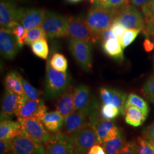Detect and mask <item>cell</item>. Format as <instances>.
I'll list each match as a JSON object with an SVG mask.
<instances>
[{
	"mask_svg": "<svg viewBox=\"0 0 154 154\" xmlns=\"http://www.w3.org/2000/svg\"><path fill=\"white\" fill-rule=\"evenodd\" d=\"M117 9H109L94 6L88 11L85 21L98 40L103 32L110 28L116 19Z\"/></svg>",
	"mask_w": 154,
	"mask_h": 154,
	"instance_id": "obj_1",
	"label": "cell"
},
{
	"mask_svg": "<svg viewBox=\"0 0 154 154\" xmlns=\"http://www.w3.org/2000/svg\"><path fill=\"white\" fill-rule=\"evenodd\" d=\"M71 78L69 75L63 72L54 69L46 63V79L45 85V95L48 99H54L60 96L70 86Z\"/></svg>",
	"mask_w": 154,
	"mask_h": 154,
	"instance_id": "obj_2",
	"label": "cell"
},
{
	"mask_svg": "<svg viewBox=\"0 0 154 154\" xmlns=\"http://www.w3.org/2000/svg\"><path fill=\"white\" fill-rule=\"evenodd\" d=\"M41 27L48 38L65 37L68 27V18L54 11H46Z\"/></svg>",
	"mask_w": 154,
	"mask_h": 154,
	"instance_id": "obj_3",
	"label": "cell"
},
{
	"mask_svg": "<svg viewBox=\"0 0 154 154\" xmlns=\"http://www.w3.org/2000/svg\"><path fill=\"white\" fill-rule=\"evenodd\" d=\"M97 106L89 87L84 85L77 86L74 93V111L85 112L91 122L97 118Z\"/></svg>",
	"mask_w": 154,
	"mask_h": 154,
	"instance_id": "obj_4",
	"label": "cell"
},
{
	"mask_svg": "<svg viewBox=\"0 0 154 154\" xmlns=\"http://www.w3.org/2000/svg\"><path fill=\"white\" fill-rule=\"evenodd\" d=\"M66 37L82 40L89 44H94L98 38L88 26L85 19L80 17L68 18Z\"/></svg>",
	"mask_w": 154,
	"mask_h": 154,
	"instance_id": "obj_5",
	"label": "cell"
},
{
	"mask_svg": "<svg viewBox=\"0 0 154 154\" xmlns=\"http://www.w3.org/2000/svg\"><path fill=\"white\" fill-rule=\"evenodd\" d=\"M114 21L119 22L126 30H143L145 22L143 14L138 8L133 5L125 6L117 9Z\"/></svg>",
	"mask_w": 154,
	"mask_h": 154,
	"instance_id": "obj_6",
	"label": "cell"
},
{
	"mask_svg": "<svg viewBox=\"0 0 154 154\" xmlns=\"http://www.w3.org/2000/svg\"><path fill=\"white\" fill-rule=\"evenodd\" d=\"M22 132L37 143L46 145L49 140L51 134L41 120L36 118L18 119Z\"/></svg>",
	"mask_w": 154,
	"mask_h": 154,
	"instance_id": "obj_7",
	"label": "cell"
},
{
	"mask_svg": "<svg viewBox=\"0 0 154 154\" xmlns=\"http://www.w3.org/2000/svg\"><path fill=\"white\" fill-rule=\"evenodd\" d=\"M69 49L78 64L85 71L92 68V44L77 39L70 38Z\"/></svg>",
	"mask_w": 154,
	"mask_h": 154,
	"instance_id": "obj_8",
	"label": "cell"
},
{
	"mask_svg": "<svg viewBox=\"0 0 154 154\" xmlns=\"http://www.w3.org/2000/svg\"><path fill=\"white\" fill-rule=\"evenodd\" d=\"M11 154H45V146L21 132L11 140Z\"/></svg>",
	"mask_w": 154,
	"mask_h": 154,
	"instance_id": "obj_9",
	"label": "cell"
},
{
	"mask_svg": "<svg viewBox=\"0 0 154 154\" xmlns=\"http://www.w3.org/2000/svg\"><path fill=\"white\" fill-rule=\"evenodd\" d=\"M74 151L72 138L60 132L51 135L45 145V154H74Z\"/></svg>",
	"mask_w": 154,
	"mask_h": 154,
	"instance_id": "obj_10",
	"label": "cell"
},
{
	"mask_svg": "<svg viewBox=\"0 0 154 154\" xmlns=\"http://www.w3.org/2000/svg\"><path fill=\"white\" fill-rule=\"evenodd\" d=\"M72 139L75 150L82 154H87L93 146L99 144L91 124L76 133Z\"/></svg>",
	"mask_w": 154,
	"mask_h": 154,
	"instance_id": "obj_11",
	"label": "cell"
},
{
	"mask_svg": "<svg viewBox=\"0 0 154 154\" xmlns=\"http://www.w3.org/2000/svg\"><path fill=\"white\" fill-rule=\"evenodd\" d=\"M20 8L13 0L0 1V25L1 28L11 30L19 24L18 16Z\"/></svg>",
	"mask_w": 154,
	"mask_h": 154,
	"instance_id": "obj_12",
	"label": "cell"
},
{
	"mask_svg": "<svg viewBox=\"0 0 154 154\" xmlns=\"http://www.w3.org/2000/svg\"><path fill=\"white\" fill-rule=\"evenodd\" d=\"M97 135V140L100 145L116 138L121 131L115 123L112 121L98 119V117L91 122Z\"/></svg>",
	"mask_w": 154,
	"mask_h": 154,
	"instance_id": "obj_13",
	"label": "cell"
},
{
	"mask_svg": "<svg viewBox=\"0 0 154 154\" xmlns=\"http://www.w3.org/2000/svg\"><path fill=\"white\" fill-rule=\"evenodd\" d=\"M27 98V97H22L5 88L1 103V120L9 119L13 116H16L24 101Z\"/></svg>",
	"mask_w": 154,
	"mask_h": 154,
	"instance_id": "obj_14",
	"label": "cell"
},
{
	"mask_svg": "<svg viewBox=\"0 0 154 154\" xmlns=\"http://www.w3.org/2000/svg\"><path fill=\"white\" fill-rule=\"evenodd\" d=\"M46 11L37 8H20L18 23L26 30L41 26Z\"/></svg>",
	"mask_w": 154,
	"mask_h": 154,
	"instance_id": "obj_15",
	"label": "cell"
},
{
	"mask_svg": "<svg viewBox=\"0 0 154 154\" xmlns=\"http://www.w3.org/2000/svg\"><path fill=\"white\" fill-rule=\"evenodd\" d=\"M91 124L90 118L85 112L74 111L65 119L63 134L72 138L76 133Z\"/></svg>",
	"mask_w": 154,
	"mask_h": 154,
	"instance_id": "obj_16",
	"label": "cell"
},
{
	"mask_svg": "<svg viewBox=\"0 0 154 154\" xmlns=\"http://www.w3.org/2000/svg\"><path fill=\"white\" fill-rule=\"evenodd\" d=\"M99 93L103 105H110L118 108L122 116L125 114L127 95L116 88L103 87L99 89Z\"/></svg>",
	"mask_w": 154,
	"mask_h": 154,
	"instance_id": "obj_17",
	"label": "cell"
},
{
	"mask_svg": "<svg viewBox=\"0 0 154 154\" xmlns=\"http://www.w3.org/2000/svg\"><path fill=\"white\" fill-rule=\"evenodd\" d=\"M46 112L47 107L42 100H34L27 98L24 101L16 116L18 119L36 118L41 121Z\"/></svg>",
	"mask_w": 154,
	"mask_h": 154,
	"instance_id": "obj_18",
	"label": "cell"
},
{
	"mask_svg": "<svg viewBox=\"0 0 154 154\" xmlns=\"http://www.w3.org/2000/svg\"><path fill=\"white\" fill-rule=\"evenodd\" d=\"M21 48L16 37L9 30L0 29V51L1 54L8 60H13Z\"/></svg>",
	"mask_w": 154,
	"mask_h": 154,
	"instance_id": "obj_19",
	"label": "cell"
},
{
	"mask_svg": "<svg viewBox=\"0 0 154 154\" xmlns=\"http://www.w3.org/2000/svg\"><path fill=\"white\" fill-rule=\"evenodd\" d=\"M75 88L70 86L59 96L56 105L57 111L65 118L74 111V93Z\"/></svg>",
	"mask_w": 154,
	"mask_h": 154,
	"instance_id": "obj_20",
	"label": "cell"
},
{
	"mask_svg": "<svg viewBox=\"0 0 154 154\" xmlns=\"http://www.w3.org/2000/svg\"><path fill=\"white\" fill-rule=\"evenodd\" d=\"M65 119L64 116L56 110L45 113L41 122L49 132L55 134L60 132L63 127Z\"/></svg>",
	"mask_w": 154,
	"mask_h": 154,
	"instance_id": "obj_21",
	"label": "cell"
},
{
	"mask_svg": "<svg viewBox=\"0 0 154 154\" xmlns=\"http://www.w3.org/2000/svg\"><path fill=\"white\" fill-rule=\"evenodd\" d=\"M21 132V127L19 122L13 121L10 119L1 120V140H11Z\"/></svg>",
	"mask_w": 154,
	"mask_h": 154,
	"instance_id": "obj_22",
	"label": "cell"
},
{
	"mask_svg": "<svg viewBox=\"0 0 154 154\" xmlns=\"http://www.w3.org/2000/svg\"><path fill=\"white\" fill-rule=\"evenodd\" d=\"M21 77L22 76L17 72H9L5 78V85L6 88L25 98L26 97L23 88Z\"/></svg>",
	"mask_w": 154,
	"mask_h": 154,
	"instance_id": "obj_23",
	"label": "cell"
},
{
	"mask_svg": "<svg viewBox=\"0 0 154 154\" xmlns=\"http://www.w3.org/2000/svg\"><path fill=\"white\" fill-rule=\"evenodd\" d=\"M124 116H125V122L128 125L138 127L143 124L148 115L137 107L128 106L125 107Z\"/></svg>",
	"mask_w": 154,
	"mask_h": 154,
	"instance_id": "obj_24",
	"label": "cell"
},
{
	"mask_svg": "<svg viewBox=\"0 0 154 154\" xmlns=\"http://www.w3.org/2000/svg\"><path fill=\"white\" fill-rule=\"evenodd\" d=\"M102 48L105 53L113 59L118 61L123 60V49L118 39H111L102 43Z\"/></svg>",
	"mask_w": 154,
	"mask_h": 154,
	"instance_id": "obj_25",
	"label": "cell"
},
{
	"mask_svg": "<svg viewBox=\"0 0 154 154\" xmlns=\"http://www.w3.org/2000/svg\"><path fill=\"white\" fill-rule=\"evenodd\" d=\"M126 142L121 133L114 139L103 143L102 146L106 154H118L124 147Z\"/></svg>",
	"mask_w": 154,
	"mask_h": 154,
	"instance_id": "obj_26",
	"label": "cell"
},
{
	"mask_svg": "<svg viewBox=\"0 0 154 154\" xmlns=\"http://www.w3.org/2000/svg\"><path fill=\"white\" fill-rule=\"evenodd\" d=\"M33 53L39 58L46 60L48 57L49 49L46 38L39 39L30 45Z\"/></svg>",
	"mask_w": 154,
	"mask_h": 154,
	"instance_id": "obj_27",
	"label": "cell"
},
{
	"mask_svg": "<svg viewBox=\"0 0 154 154\" xmlns=\"http://www.w3.org/2000/svg\"><path fill=\"white\" fill-rule=\"evenodd\" d=\"M128 106L137 107L147 115L149 114V107L147 102L137 94L131 93L127 96L125 107Z\"/></svg>",
	"mask_w": 154,
	"mask_h": 154,
	"instance_id": "obj_28",
	"label": "cell"
},
{
	"mask_svg": "<svg viewBox=\"0 0 154 154\" xmlns=\"http://www.w3.org/2000/svg\"><path fill=\"white\" fill-rule=\"evenodd\" d=\"M49 61L50 65L54 69L59 72H66L67 69V61L66 57L59 53H54Z\"/></svg>",
	"mask_w": 154,
	"mask_h": 154,
	"instance_id": "obj_29",
	"label": "cell"
},
{
	"mask_svg": "<svg viewBox=\"0 0 154 154\" xmlns=\"http://www.w3.org/2000/svg\"><path fill=\"white\" fill-rule=\"evenodd\" d=\"M46 34L41 26L26 30V45H30L33 42L39 39L46 38Z\"/></svg>",
	"mask_w": 154,
	"mask_h": 154,
	"instance_id": "obj_30",
	"label": "cell"
},
{
	"mask_svg": "<svg viewBox=\"0 0 154 154\" xmlns=\"http://www.w3.org/2000/svg\"><path fill=\"white\" fill-rule=\"evenodd\" d=\"M21 80L24 93L28 99L34 100H42L40 93L36 88L33 87L30 83L28 82V81L22 77H21Z\"/></svg>",
	"mask_w": 154,
	"mask_h": 154,
	"instance_id": "obj_31",
	"label": "cell"
},
{
	"mask_svg": "<svg viewBox=\"0 0 154 154\" xmlns=\"http://www.w3.org/2000/svg\"><path fill=\"white\" fill-rule=\"evenodd\" d=\"M100 112L102 119L108 121H112L121 114L120 110L118 108L110 105H103Z\"/></svg>",
	"mask_w": 154,
	"mask_h": 154,
	"instance_id": "obj_32",
	"label": "cell"
},
{
	"mask_svg": "<svg viewBox=\"0 0 154 154\" xmlns=\"http://www.w3.org/2000/svg\"><path fill=\"white\" fill-rule=\"evenodd\" d=\"M138 154H154V144L145 138L137 139Z\"/></svg>",
	"mask_w": 154,
	"mask_h": 154,
	"instance_id": "obj_33",
	"label": "cell"
},
{
	"mask_svg": "<svg viewBox=\"0 0 154 154\" xmlns=\"http://www.w3.org/2000/svg\"><path fill=\"white\" fill-rule=\"evenodd\" d=\"M140 32L141 30L135 29L126 30L121 41L122 48L124 49L125 48L131 44L135 41V39L137 38L138 34Z\"/></svg>",
	"mask_w": 154,
	"mask_h": 154,
	"instance_id": "obj_34",
	"label": "cell"
},
{
	"mask_svg": "<svg viewBox=\"0 0 154 154\" xmlns=\"http://www.w3.org/2000/svg\"><path fill=\"white\" fill-rule=\"evenodd\" d=\"M142 92L147 99L154 103V74L144 83Z\"/></svg>",
	"mask_w": 154,
	"mask_h": 154,
	"instance_id": "obj_35",
	"label": "cell"
},
{
	"mask_svg": "<svg viewBox=\"0 0 154 154\" xmlns=\"http://www.w3.org/2000/svg\"><path fill=\"white\" fill-rule=\"evenodd\" d=\"M130 0H107L106 2L97 5L109 9H118L123 6L128 5Z\"/></svg>",
	"mask_w": 154,
	"mask_h": 154,
	"instance_id": "obj_36",
	"label": "cell"
},
{
	"mask_svg": "<svg viewBox=\"0 0 154 154\" xmlns=\"http://www.w3.org/2000/svg\"><path fill=\"white\" fill-rule=\"evenodd\" d=\"M110 28L116 35V38L121 42L122 39L123 38L126 29L123 28L119 22L116 21H114Z\"/></svg>",
	"mask_w": 154,
	"mask_h": 154,
	"instance_id": "obj_37",
	"label": "cell"
},
{
	"mask_svg": "<svg viewBox=\"0 0 154 154\" xmlns=\"http://www.w3.org/2000/svg\"><path fill=\"white\" fill-rule=\"evenodd\" d=\"M118 154H138L137 144L133 142H126L124 147Z\"/></svg>",
	"mask_w": 154,
	"mask_h": 154,
	"instance_id": "obj_38",
	"label": "cell"
},
{
	"mask_svg": "<svg viewBox=\"0 0 154 154\" xmlns=\"http://www.w3.org/2000/svg\"><path fill=\"white\" fill-rule=\"evenodd\" d=\"M142 11L146 18H154V0H151L142 6Z\"/></svg>",
	"mask_w": 154,
	"mask_h": 154,
	"instance_id": "obj_39",
	"label": "cell"
},
{
	"mask_svg": "<svg viewBox=\"0 0 154 154\" xmlns=\"http://www.w3.org/2000/svg\"><path fill=\"white\" fill-rule=\"evenodd\" d=\"M143 29L146 35H149L154 38V18H146L145 26Z\"/></svg>",
	"mask_w": 154,
	"mask_h": 154,
	"instance_id": "obj_40",
	"label": "cell"
},
{
	"mask_svg": "<svg viewBox=\"0 0 154 154\" xmlns=\"http://www.w3.org/2000/svg\"><path fill=\"white\" fill-rule=\"evenodd\" d=\"M143 136V138L154 144V122L152 125L144 129Z\"/></svg>",
	"mask_w": 154,
	"mask_h": 154,
	"instance_id": "obj_41",
	"label": "cell"
},
{
	"mask_svg": "<svg viewBox=\"0 0 154 154\" xmlns=\"http://www.w3.org/2000/svg\"><path fill=\"white\" fill-rule=\"evenodd\" d=\"M0 154H11V140H0Z\"/></svg>",
	"mask_w": 154,
	"mask_h": 154,
	"instance_id": "obj_42",
	"label": "cell"
},
{
	"mask_svg": "<svg viewBox=\"0 0 154 154\" xmlns=\"http://www.w3.org/2000/svg\"><path fill=\"white\" fill-rule=\"evenodd\" d=\"M11 33L16 37L17 39L22 37V36L26 33V30L22 26L21 24H18L16 26L10 30Z\"/></svg>",
	"mask_w": 154,
	"mask_h": 154,
	"instance_id": "obj_43",
	"label": "cell"
},
{
	"mask_svg": "<svg viewBox=\"0 0 154 154\" xmlns=\"http://www.w3.org/2000/svg\"><path fill=\"white\" fill-rule=\"evenodd\" d=\"M116 38V35L110 29V28L106 30L104 32H103L100 37V40L102 41V42H105L111 39Z\"/></svg>",
	"mask_w": 154,
	"mask_h": 154,
	"instance_id": "obj_44",
	"label": "cell"
},
{
	"mask_svg": "<svg viewBox=\"0 0 154 154\" xmlns=\"http://www.w3.org/2000/svg\"><path fill=\"white\" fill-rule=\"evenodd\" d=\"M87 154H106L105 149L100 144H97L93 146L89 149Z\"/></svg>",
	"mask_w": 154,
	"mask_h": 154,
	"instance_id": "obj_45",
	"label": "cell"
},
{
	"mask_svg": "<svg viewBox=\"0 0 154 154\" xmlns=\"http://www.w3.org/2000/svg\"><path fill=\"white\" fill-rule=\"evenodd\" d=\"M144 49L147 52H150L154 49V43L152 42L149 39H146L143 42Z\"/></svg>",
	"mask_w": 154,
	"mask_h": 154,
	"instance_id": "obj_46",
	"label": "cell"
},
{
	"mask_svg": "<svg viewBox=\"0 0 154 154\" xmlns=\"http://www.w3.org/2000/svg\"><path fill=\"white\" fill-rule=\"evenodd\" d=\"M151 0H130V2L135 6H142L148 3Z\"/></svg>",
	"mask_w": 154,
	"mask_h": 154,
	"instance_id": "obj_47",
	"label": "cell"
},
{
	"mask_svg": "<svg viewBox=\"0 0 154 154\" xmlns=\"http://www.w3.org/2000/svg\"><path fill=\"white\" fill-rule=\"evenodd\" d=\"M14 1H15L17 4L18 3H27V2H30L32 0H13Z\"/></svg>",
	"mask_w": 154,
	"mask_h": 154,
	"instance_id": "obj_48",
	"label": "cell"
},
{
	"mask_svg": "<svg viewBox=\"0 0 154 154\" xmlns=\"http://www.w3.org/2000/svg\"><path fill=\"white\" fill-rule=\"evenodd\" d=\"M107 0H97V2L96 4L94 5V6L97 5H99L100 4H102V3H103L106 2Z\"/></svg>",
	"mask_w": 154,
	"mask_h": 154,
	"instance_id": "obj_49",
	"label": "cell"
},
{
	"mask_svg": "<svg viewBox=\"0 0 154 154\" xmlns=\"http://www.w3.org/2000/svg\"><path fill=\"white\" fill-rule=\"evenodd\" d=\"M87 1H88V2H90L91 4H94V5L96 4L97 2V0H86Z\"/></svg>",
	"mask_w": 154,
	"mask_h": 154,
	"instance_id": "obj_50",
	"label": "cell"
},
{
	"mask_svg": "<svg viewBox=\"0 0 154 154\" xmlns=\"http://www.w3.org/2000/svg\"><path fill=\"white\" fill-rule=\"evenodd\" d=\"M67 1H68L69 2H72V3H76V2H78L81 1V0H67Z\"/></svg>",
	"mask_w": 154,
	"mask_h": 154,
	"instance_id": "obj_51",
	"label": "cell"
},
{
	"mask_svg": "<svg viewBox=\"0 0 154 154\" xmlns=\"http://www.w3.org/2000/svg\"><path fill=\"white\" fill-rule=\"evenodd\" d=\"M74 154H82V153H80V152H77L75 150L74 151Z\"/></svg>",
	"mask_w": 154,
	"mask_h": 154,
	"instance_id": "obj_52",
	"label": "cell"
}]
</instances>
